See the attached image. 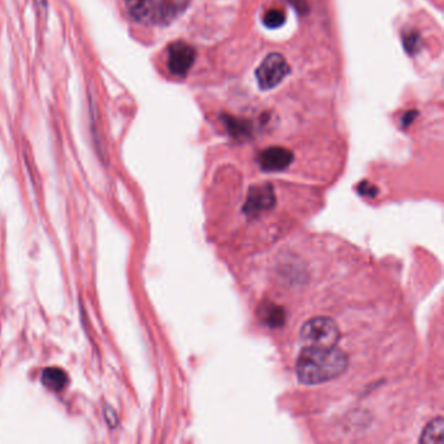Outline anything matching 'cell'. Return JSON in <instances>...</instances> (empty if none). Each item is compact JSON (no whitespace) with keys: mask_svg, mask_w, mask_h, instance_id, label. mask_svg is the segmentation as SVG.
<instances>
[{"mask_svg":"<svg viewBox=\"0 0 444 444\" xmlns=\"http://www.w3.org/2000/svg\"><path fill=\"white\" fill-rule=\"evenodd\" d=\"M349 358L338 345H306L296 362V374L305 384H319L339 378L348 369Z\"/></svg>","mask_w":444,"mask_h":444,"instance_id":"obj_1","label":"cell"},{"mask_svg":"<svg viewBox=\"0 0 444 444\" xmlns=\"http://www.w3.org/2000/svg\"><path fill=\"white\" fill-rule=\"evenodd\" d=\"M123 3L131 18L146 25L170 23L179 12L176 5L159 0H123Z\"/></svg>","mask_w":444,"mask_h":444,"instance_id":"obj_2","label":"cell"},{"mask_svg":"<svg viewBox=\"0 0 444 444\" xmlns=\"http://www.w3.org/2000/svg\"><path fill=\"white\" fill-rule=\"evenodd\" d=\"M302 344L306 345H339L340 328L328 317H314L306 321L300 331Z\"/></svg>","mask_w":444,"mask_h":444,"instance_id":"obj_3","label":"cell"},{"mask_svg":"<svg viewBox=\"0 0 444 444\" xmlns=\"http://www.w3.org/2000/svg\"><path fill=\"white\" fill-rule=\"evenodd\" d=\"M289 66L283 55L273 53L267 55L256 71V77L262 90L276 88L289 73Z\"/></svg>","mask_w":444,"mask_h":444,"instance_id":"obj_4","label":"cell"},{"mask_svg":"<svg viewBox=\"0 0 444 444\" xmlns=\"http://www.w3.org/2000/svg\"><path fill=\"white\" fill-rule=\"evenodd\" d=\"M196 60V50L189 43L177 40L167 49V68L172 76L185 77Z\"/></svg>","mask_w":444,"mask_h":444,"instance_id":"obj_5","label":"cell"},{"mask_svg":"<svg viewBox=\"0 0 444 444\" xmlns=\"http://www.w3.org/2000/svg\"><path fill=\"white\" fill-rule=\"evenodd\" d=\"M293 162V154L286 147L271 146L258 156V164L264 172H280L287 170Z\"/></svg>","mask_w":444,"mask_h":444,"instance_id":"obj_6","label":"cell"},{"mask_svg":"<svg viewBox=\"0 0 444 444\" xmlns=\"http://www.w3.org/2000/svg\"><path fill=\"white\" fill-rule=\"evenodd\" d=\"M275 204V195L271 185L256 186L249 192L245 210L249 215H258L271 209Z\"/></svg>","mask_w":444,"mask_h":444,"instance_id":"obj_7","label":"cell"},{"mask_svg":"<svg viewBox=\"0 0 444 444\" xmlns=\"http://www.w3.org/2000/svg\"><path fill=\"white\" fill-rule=\"evenodd\" d=\"M40 382L50 390L62 391L68 386L69 377L66 371L60 367H46L42 371Z\"/></svg>","mask_w":444,"mask_h":444,"instance_id":"obj_8","label":"cell"},{"mask_svg":"<svg viewBox=\"0 0 444 444\" xmlns=\"http://www.w3.org/2000/svg\"><path fill=\"white\" fill-rule=\"evenodd\" d=\"M443 434V418H435L431 421L430 423H428V426L422 431L419 442L426 444H442L444 442Z\"/></svg>","mask_w":444,"mask_h":444,"instance_id":"obj_9","label":"cell"},{"mask_svg":"<svg viewBox=\"0 0 444 444\" xmlns=\"http://www.w3.org/2000/svg\"><path fill=\"white\" fill-rule=\"evenodd\" d=\"M264 318L270 326L279 327L284 322L286 314H284V310L279 306L267 305V308L264 309Z\"/></svg>","mask_w":444,"mask_h":444,"instance_id":"obj_10","label":"cell"},{"mask_svg":"<svg viewBox=\"0 0 444 444\" xmlns=\"http://www.w3.org/2000/svg\"><path fill=\"white\" fill-rule=\"evenodd\" d=\"M263 23L270 29L280 27L286 23V14L280 10H269L263 16Z\"/></svg>","mask_w":444,"mask_h":444,"instance_id":"obj_11","label":"cell"},{"mask_svg":"<svg viewBox=\"0 0 444 444\" xmlns=\"http://www.w3.org/2000/svg\"><path fill=\"white\" fill-rule=\"evenodd\" d=\"M103 416H105L107 425H108L111 429H114V428L118 426V415H116V412L114 410L112 406H110V405H105V406H103Z\"/></svg>","mask_w":444,"mask_h":444,"instance_id":"obj_12","label":"cell"},{"mask_svg":"<svg viewBox=\"0 0 444 444\" xmlns=\"http://www.w3.org/2000/svg\"><path fill=\"white\" fill-rule=\"evenodd\" d=\"M405 49L409 53H416L419 47V37L416 33H410L404 37Z\"/></svg>","mask_w":444,"mask_h":444,"instance_id":"obj_13","label":"cell"},{"mask_svg":"<svg viewBox=\"0 0 444 444\" xmlns=\"http://www.w3.org/2000/svg\"><path fill=\"white\" fill-rule=\"evenodd\" d=\"M34 1H36L37 7L40 8V12H43V14L47 12V0H34Z\"/></svg>","mask_w":444,"mask_h":444,"instance_id":"obj_14","label":"cell"}]
</instances>
